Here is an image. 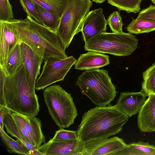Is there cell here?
Wrapping results in <instances>:
<instances>
[{
    "instance_id": "obj_31",
    "label": "cell",
    "mask_w": 155,
    "mask_h": 155,
    "mask_svg": "<svg viewBox=\"0 0 155 155\" xmlns=\"http://www.w3.org/2000/svg\"><path fill=\"white\" fill-rule=\"evenodd\" d=\"M6 75L5 70L0 66V105L7 107L4 89Z\"/></svg>"
},
{
    "instance_id": "obj_18",
    "label": "cell",
    "mask_w": 155,
    "mask_h": 155,
    "mask_svg": "<svg viewBox=\"0 0 155 155\" xmlns=\"http://www.w3.org/2000/svg\"><path fill=\"white\" fill-rule=\"evenodd\" d=\"M3 123L7 133L20 140L26 147L30 155H43L26 139L19 129L11 114L5 115Z\"/></svg>"
},
{
    "instance_id": "obj_15",
    "label": "cell",
    "mask_w": 155,
    "mask_h": 155,
    "mask_svg": "<svg viewBox=\"0 0 155 155\" xmlns=\"http://www.w3.org/2000/svg\"><path fill=\"white\" fill-rule=\"evenodd\" d=\"M137 122L140 131H155V95L148 96L138 113Z\"/></svg>"
},
{
    "instance_id": "obj_7",
    "label": "cell",
    "mask_w": 155,
    "mask_h": 155,
    "mask_svg": "<svg viewBox=\"0 0 155 155\" xmlns=\"http://www.w3.org/2000/svg\"><path fill=\"white\" fill-rule=\"evenodd\" d=\"M91 0H68L56 32L65 50L74 36L81 32L85 17L92 6Z\"/></svg>"
},
{
    "instance_id": "obj_14",
    "label": "cell",
    "mask_w": 155,
    "mask_h": 155,
    "mask_svg": "<svg viewBox=\"0 0 155 155\" xmlns=\"http://www.w3.org/2000/svg\"><path fill=\"white\" fill-rule=\"evenodd\" d=\"M147 96L142 90L138 92H122L116 105L119 110L130 117L139 113Z\"/></svg>"
},
{
    "instance_id": "obj_36",
    "label": "cell",
    "mask_w": 155,
    "mask_h": 155,
    "mask_svg": "<svg viewBox=\"0 0 155 155\" xmlns=\"http://www.w3.org/2000/svg\"><path fill=\"white\" fill-rule=\"evenodd\" d=\"M151 2L154 4H155V0H151Z\"/></svg>"
},
{
    "instance_id": "obj_16",
    "label": "cell",
    "mask_w": 155,
    "mask_h": 155,
    "mask_svg": "<svg viewBox=\"0 0 155 155\" xmlns=\"http://www.w3.org/2000/svg\"><path fill=\"white\" fill-rule=\"evenodd\" d=\"M11 111L12 117L17 118L28 132L33 140L35 147L38 148L42 143H45V137L42 131L41 120L35 117H30Z\"/></svg>"
},
{
    "instance_id": "obj_29",
    "label": "cell",
    "mask_w": 155,
    "mask_h": 155,
    "mask_svg": "<svg viewBox=\"0 0 155 155\" xmlns=\"http://www.w3.org/2000/svg\"><path fill=\"white\" fill-rule=\"evenodd\" d=\"M14 18L12 6L9 0H0V20L8 21Z\"/></svg>"
},
{
    "instance_id": "obj_27",
    "label": "cell",
    "mask_w": 155,
    "mask_h": 155,
    "mask_svg": "<svg viewBox=\"0 0 155 155\" xmlns=\"http://www.w3.org/2000/svg\"><path fill=\"white\" fill-rule=\"evenodd\" d=\"M107 20L111 30L113 33L123 32L122 28L123 25L122 17L117 11H114L108 17Z\"/></svg>"
},
{
    "instance_id": "obj_28",
    "label": "cell",
    "mask_w": 155,
    "mask_h": 155,
    "mask_svg": "<svg viewBox=\"0 0 155 155\" xmlns=\"http://www.w3.org/2000/svg\"><path fill=\"white\" fill-rule=\"evenodd\" d=\"M20 4L27 15L36 22L43 25L42 21L36 9L34 2L32 0H19Z\"/></svg>"
},
{
    "instance_id": "obj_13",
    "label": "cell",
    "mask_w": 155,
    "mask_h": 155,
    "mask_svg": "<svg viewBox=\"0 0 155 155\" xmlns=\"http://www.w3.org/2000/svg\"><path fill=\"white\" fill-rule=\"evenodd\" d=\"M107 20L102 8L90 11L85 18L81 32L85 42L97 35L106 32Z\"/></svg>"
},
{
    "instance_id": "obj_25",
    "label": "cell",
    "mask_w": 155,
    "mask_h": 155,
    "mask_svg": "<svg viewBox=\"0 0 155 155\" xmlns=\"http://www.w3.org/2000/svg\"><path fill=\"white\" fill-rule=\"evenodd\" d=\"M142 90L147 96L155 95V62L143 73Z\"/></svg>"
},
{
    "instance_id": "obj_4",
    "label": "cell",
    "mask_w": 155,
    "mask_h": 155,
    "mask_svg": "<svg viewBox=\"0 0 155 155\" xmlns=\"http://www.w3.org/2000/svg\"><path fill=\"white\" fill-rule=\"evenodd\" d=\"M75 85L96 106L110 104L118 93L107 71L104 69L85 71L78 78Z\"/></svg>"
},
{
    "instance_id": "obj_10",
    "label": "cell",
    "mask_w": 155,
    "mask_h": 155,
    "mask_svg": "<svg viewBox=\"0 0 155 155\" xmlns=\"http://www.w3.org/2000/svg\"><path fill=\"white\" fill-rule=\"evenodd\" d=\"M84 143L76 140H56L52 138L37 150L43 155H81Z\"/></svg>"
},
{
    "instance_id": "obj_11",
    "label": "cell",
    "mask_w": 155,
    "mask_h": 155,
    "mask_svg": "<svg viewBox=\"0 0 155 155\" xmlns=\"http://www.w3.org/2000/svg\"><path fill=\"white\" fill-rule=\"evenodd\" d=\"M23 65L28 81L32 91H35V85L40 74L41 65L44 59L24 43H21Z\"/></svg>"
},
{
    "instance_id": "obj_9",
    "label": "cell",
    "mask_w": 155,
    "mask_h": 155,
    "mask_svg": "<svg viewBox=\"0 0 155 155\" xmlns=\"http://www.w3.org/2000/svg\"><path fill=\"white\" fill-rule=\"evenodd\" d=\"M84 143L81 155H115L127 145L117 137L89 140Z\"/></svg>"
},
{
    "instance_id": "obj_26",
    "label": "cell",
    "mask_w": 155,
    "mask_h": 155,
    "mask_svg": "<svg viewBox=\"0 0 155 155\" xmlns=\"http://www.w3.org/2000/svg\"><path fill=\"white\" fill-rule=\"evenodd\" d=\"M107 2L119 11L136 13L140 11L141 2L139 0H107Z\"/></svg>"
},
{
    "instance_id": "obj_8",
    "label": "cell",
    "mask_w": 155,
    "mask_h": 155,
    "mask_svg": "<svg viewBox=\"0 0 155 155\" xmlns=\"http://www.w3.org/2000/svg\"><path fill=\"white\" fill-rule=\"evenodd\" d=\"M76 61L73 56L64 58L56 57L45 58L42 72L35 83V89L43 90L53 84L63 81Z\"/></svg>"
},
{
    "instance_id": "obj_5",
    "label": "cell",
    "mask_w": 155,
    "mask_h": 155,
    "mask_svg": "<svg viewBox=\"0 0 155 155\" xmlns=\"http://www.w3.org/2000/svg\"><path fill=\"white\" fill-rule=\"evenodd\" d=\"M43 95L49 114L60 128L74 123L77 110L70 94L60 85H54L46 88Z\"/></svg>"
},
{
    "instance_id": "obj_20",
    "label": "cell",
    "mask_w": 155,
    "mask_h": 155,
    "mask_svg": "<svg viewBox=\"0 0 155 155\" xmlns=\"http://www.w3.org/2000/svg\"><path fill=\"white\" fill-rule=\"evenodd\" d=\"M129 33L136 35L155 31V20L147 18L133 19L126 27Z\"/></svg>"
},
{
    "instance_id": "obj_34",
    "label": "cell",
    "mask_w": 155,
    "mask_h": 155,
    "mask_svg": "<svg viewBox=\"0 0 155 155\" xmlns=\"http://www.w3.org/2000/svg\"><path fill=\"white\" fill-rule=\"evenodd\" d=\"M10 110L7 107L0 105V128L4 129V118L5 114H11Z\"/></svg>"
},
{
    "instance_id": "obj_6",
    "label": "cell",
    "mask_w": 155,
    "mask_h": 155,
    "mask_svg": "<svg viewBox=\"0 0 155 155\" xmlns=\"http://www.w3.org/2000/svg\"><path fill=\"white\" fill-rule=\"evenodd\" d=\"M138 40L130 33H108L99 34L85 42V50L116 56L130 55L137 48Z\"/></svg>"
},
{
    "instance_id": "obj_2",
    "label": "cell",
    "mask_w": 155,
    "mask_h": 155,
    "mask_svg": "<svg viewBox=\"0 0 155 155\" xmlns=\"http://www.w3.org/2000/svg\"><path fill=\"white\" fill-rule=\"evenodd\" d=\"M14 32L21 43L26 44L44 60L49 57H68L56 32L35 21L28 15L11 19Z\"/></svg>"
},
{
    "instance_id": "obj_35",
    "label": "cell",
    "mask_w": 155,
    "mask_h": 155,
    "mask_svg": "<svg viewBox=\"0 0 155 155\" xmlns=\"http://www.w3.org/2000/svg\"><path fill=\"white\" fill-rule=\"evenodd\" d=\"M93 1L97 3H102L104 2L106 0H92Z\"/></svg>"
},
{
    "instance_id": "obj_23",
    "label": "cell",
    "mask_w": 155,
    "mask_h": 155,
    "mask_svg": "<svg viewBox=\"0 0 155 155\" xmlns=\"http://www.w3.org/2000/svg\"><path fill=\"white\" fill-rule=\"evenodd\" d=\"M0 135L2 141L5 145L9 153L30 155L26 147L20 140L18 139L16 140H14L5 133L4 129L0 128Z\"/></svg>"
},
{
    "instance_id": "obj_22",
    "label": "cell",
    "mask_w": 155,
    "mask_h": 155,
    "mask_svg": "<svg viewBox=\"0 0 155 155\" xmlns=\"http://www.w3.org/2000/svg\"><path fill=\"white\" fill-rule=\"evenodd\" d=\"M35 4L43 25L56 32L59 25L60 18L51 12L35 3Z\"/></svg>"
},
{
    "instance_id": "obj_12",
    "label": "cell",
    "mask_w": 155,
    "mask_h": 155,
    "mask_svg": "<svg viewBox=\"0 0 155 155\" xmlns=\"http://www.w3.org/2000/svg\"><path fill=\"white\" fill-rule=\"evenodd\" d=\"M20 43L14 32L11 19L0 20V66L5 71L9 54L15 46Z\"/></svg>"
},
{
    "instance_id": "obj_19",
    "label": "cell",
    "mask_w": 155,
    "mask_h": 155,
    "mask_svg": "<svg viewBox=\"0 0 155 155\" xmlns=\"http://www.w3.org/2000/svg\"><path fill=\"white\" fill-rule=\"evenodd\" d=\"M155 152V147L148 142L140 141L127 144L115 155H151Z\"/></svg>"
},
{
    "instance_id": "obj_1",
    "label": "cell",
    "mask_w": 155,
    "mask_h": 155,
    "mask_svg": "<svg viewBox=\"0 0 155 155\" xmlns=\"http://www.w3.org/2000/svg\"><path fill=\"white\" fill-rule=\"evenodd\" d=\"M128 118L116 105L97 106L82 115L76 130L78 139L85 142L115 135L121 131Z\"/></svg>"
},
{
    "instance_id": "obj_32",
    "label": "cell",
    "mask_w": 155,
    "mask_h": 155,
    "mask_svg": "<svg viewBox=\"0 0 155 155\" xmlns=\"http://www.w3.org/2000/svg\"><path fill=\"white\" fill-rule=\"evenodd\" d=\"M137 18H147L155 20V5H150L140 12Z\"/></svg>"
},
{
    "instance_id": "obj_33",
    "label": "cell",
    "mask_w": 155,
    "mask_h": 155,
    "mask_svg": "<svg viewBox=\"0 0 155 155\" xmlns=\"http://www.w3.org/2000/svg\"><path fill=\"white\" fill-rule=\"evenodd\" d=\"M12 117L20 131L25 137L26 139L35 147L34 142L26 128L17 118L15 117Z\"/></svg>"
},
{
    "instance_id": "obj_30",
    "label": "cell",
    "mask_w": 155,
    "mask_h": 155,
    "mask_svg": "<svg viewBox=\"0 0 155 155\" xmlns=\"http://www.w3.org/2000/svg\"><path fill=\"white\" fill-rule=\"evenodd\" d=\"M52 138L56 140H62L78 139L76 131L68 130L64 128H60L56 131Z\"/></svg>"
},
{
    "instance_id": "obj_17",
    "label": "cell",
    "mask_w": 155,
    "mask_h": 155,
    "mask_svg": "<svg viewBox=\"0 0 155 155\" xmlns=\"http://www.w3.org/2000/svg\"><path fill=\"white\" fill-rule=\"evenodd\" d=\"M110 63L108 55L88 51L80 55L75 64L74 68L81 70L97 69L108 65Z\"/></svg>"
},
{
    "instance_id": "obj_37",
    "label": "cell",
    "mask_w": 155,
    "mask_h": 155,
    "mask_svg": "<svg viewBox=\"0 0 155 155\" xmlns=\"http://www.w3.org/2000/svg\"><path fill=\"white\" fill-rule=\"evenodd\" d=\"M151 155H155V152L152 154Z\"/></svg>"
},
{
    "instance_id": "obj_24",
    "label": "cell",
    "mask_w": 155,
    "mask_h": 155,
    "mask_svg": "<svg viewBox=\"0 0 155 155\" xmlns=\"http://www.w3.org/2000/svg\"><path fill=\"white\" fill-rule=\"evenodd\" d=\"M45 9L49 11L60 18L68 0H32Z\"/></svg>"
},
{
    "instance_id": "obj_21",
    "label": "cell",
    "mask_w": 155,
    "mask_h": 155,
    "mask_svg": "<svg viewBox=\"0 0 155 155\" xmlns=\"http://www.w3.org/2000/svg\"><path fill=\"white\" fill-rule=\"evenodd\" d=\"M23 64V56L20 43L15 46L9 54L5 72L7 75L13 74Z\"/></svg>"
},
{
    "instance_id": "obj_3",
    "label": "cell",
    "mask_w": 155,
    "mask_h": 155,
    "mask_svg": "<svg viewBox=\"0 0 155 155\" xmlns=\"http://www.w3.org/2000/svg\"><path fill=\"white\" fill-rule=\"evenodd\" d=\"M4 92L7 106L11 111L35 117L39 111L38 96L31 88L23 64L12 75H6Z\"/></svg>"
}]
</instances>
